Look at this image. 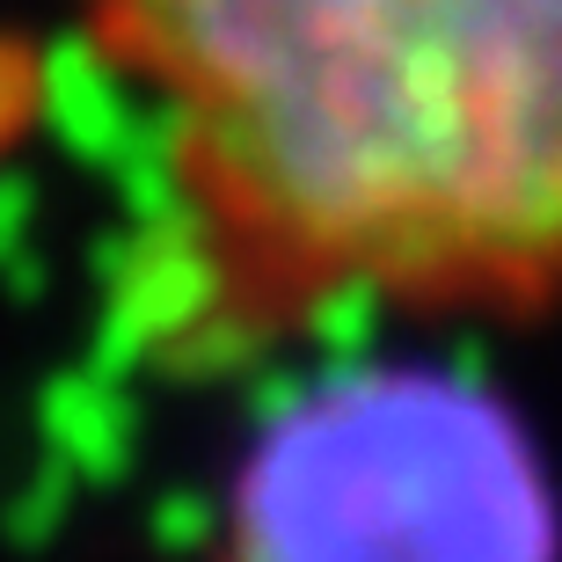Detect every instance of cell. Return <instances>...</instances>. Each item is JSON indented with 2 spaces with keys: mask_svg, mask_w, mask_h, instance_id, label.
I'll return each mask as SVG.
<instances>
[{
  "mask_svg": "<svg viewBox=\"0 0 562 562\" xmlns=\"http://www.w3.org/2000/svg\"><path fill=\"white\" fill-rule=\"evenodd\" d=\"M263 314L562 300V0H103Z\"/></svg>",
  "mask_w": 562,
  "mask_h": 562,
  "instance_id": "cell-1",
  "label": "cell"
},
{
  "mask_svg": "<svg viewBox=\"0 0 562 562\" xmlns=\"http://www.w3.org/2000/svg\"><path fill=\"white\" fill-rule=\"evenodd\" d=\"M227 562H555V519L482 387L344 373L263 402Z\"/></svg>",
  "mask_w": 562,
  "mask_h": 562,
  "instance_id": "cell-2",
  "label": "cell"
},
{
  "mask_svg": "<svg viewBox=\"0 0 562 562\" xmlns=\"http://www.w3.org/2000/svg\"><path fill=\"white\" fill-rule=\"evenodd\" d=\"M37 117L81 168H117L176 132L168 103L139 81V66L110 37H66L37 59Z\"/></svg>",
  "mask_w": 562,
  "mask_h": 562,
  "instance_id": "cell-3",
  "label": "cell"
},
{
  "mask_svg": "<svg viewBox=\"0 0 562 562\" xmlns=\"http://www.w3.org/2000/svg\"><path fill=\"white\" fill-rule=\"evenodd\" d=\"M37 431H44V453L66 460L81 482H117L139 453V409H132L125 380L103 373V366L52 380L37 395Z\"/></svg>",
  "mask_w": 562,
  "mask_h": 562,
  "instance_id": "cell-4",
  "label": "cell"
},
{
  "mask_svg": "<svg viewBox=\"0 0 562 562\" xmlns=\"http://www.w3.org/2000/svg\"><path fill=\"white\" fill-rule=\"evenodd\" d=\"M74 490H81V475L66 468V460L44 453L37 460V475L15 490V512H8V526H15V541H44L52 526L66 519V504H74Z\"/></svg>",
  "mask_w": 562,
  "mask_h": 562,
  "instance_id": "cell-5",
  "label": "cell"
},
{
  "mask_svg": "<svg viewBox=\"0 0 562 562\" xmlns=\"http://www.w3.org/2000/svg\"><path fill=\"white\" fill-rule=\"evenodd\" d=\"M146 533L161 555H198L212 541V512H205V490H161L154 512H146Z\"/></svg>",
  "mask_w": 562,
  "mask_h": 562,
  "instance_id": "cell-6",
  "label": "cell"
},
{
  "mask_svg": "<svg viewBox=\"0 0 562 562\" xmlns=\"http://www.w3.org/2000/svg\"><path fill=\"white\" fill-rule=\"evenodd\" d=\"M30 212H37V190L22 176H0V271H15L30 249Z\"/></svg>",
  "mask_w": 562,
  "mask_h": 562,
  "instance_id": "cell-7",
  "label": "cell"
}]
</instances>
